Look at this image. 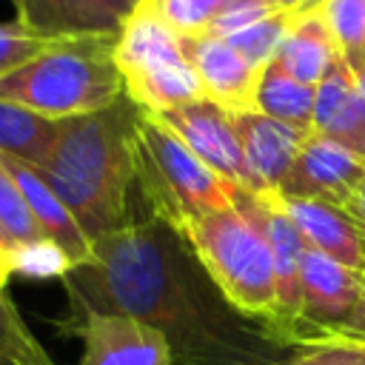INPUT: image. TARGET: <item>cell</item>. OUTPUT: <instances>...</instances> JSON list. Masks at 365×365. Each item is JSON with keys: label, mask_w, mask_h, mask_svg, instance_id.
I'll use <instances>...</instances> for the list:
<instances>
[{"label": "cell", "mask_w": 365, "mask_h": 365, "mask_svg": "<svg viewBox=\"0 0 365 365\" xmlns=\"http://www.w3.org/2000/svg\"><path fill=\"white\" fill-rule=\"evenodd\" d=\"M125 97L145 114L202 100V86L182 54L180 34L140 0L114 46Z\"/></svg>", "instance_id": "6"}, {"label": "cell", "mask_w": 365, "mask_h": 365, "mask_svg": "<svg viewBox=\"0 0 365 365\" xmlns=\"http://www.w3.org/2000/svg\"><path fill=\"white\" fill-rule=\"evenodd\" d=\"M66 334L83 339L80 365H174L165 336L125 314H88Z\"/></svg>", "instance_id": "10"}, {"label": "cell", "mask_w": 365, "mask_h": 365, "mask_svg": "<svg viewBox=\"0 0 365 365\" xmlns=\"http://www.w3.org/2000/svg\"><path fill=\"white\" fill-rule=\"evenodd\" d=\"M151 117H157L168 131H174L211 171H217L234 185L254 191V182L242 157V145L234 128V111L202 97L194 103L157 111Z\"/></svg>", "instance_id": "8"}, {"label": "cell", "mask_w": 365, "mask_h": 365, "mask_svg": "<svg viewBox=\"0 0 365 365\" xmlns=\"http://www.w3.org/2000/svg\"><path fill=\"white\" fill-rule=\"evenodd\" d=\"M17 20L51 37H120L140 0H11Z\"/></svg>", "instance_id": "14"}, {"label": "cell", "mask_w": 365, "mask_h": 365, "mask_svg": "<svg viewBox=\"0 0 365 365\" xmlns=\"http://www.w3.org/2000/svg\"><path fill=\"white\" fill-rule=\"evenodd\" d=\"M11 274H14V271H11V265H9V259H6V254L0 251V288L6 285V279H9Z\"/></svg>", "instance_id": "31"}, {"label": "cell", "mask_w": 365, "mask_h": 365, "mask_svg": "<svg viewBox=\"0 0 365 365\" xmlns=\"http://www.w3.org/2000/svg\"><path fill=\"white\" fill-rule=\"evenodd\" d=\"M254 197H257V211H259V220L271 245V259H274L279 331L291 345L302 348L297 339V322H299V271H302V254L308 242L274 191L254 194Z\"/></svg>", "instance_id": "12"}, {"label": "cell", "mask_w": 365, "mask_h": 365, "mask_svg": "<svg viewBox=\"0 0 365 365\" xmlns=\"http://www.w3.org/2000/svg\"><path fill=\"white\" fill-rule=\"evenodd\" d=\"M365 274L354 271L317 248H305L299 271V345L331 339L354 317L362 302Z\"/></svg>", "instance_id": "7"}, {"label": "cell", "mask_w": 365, "mask_h": 365, "mask_svg": "<svg viewBox=\"0 0 365 365\" xmlns=\"http://www.w3.org/2000/svg\"><path fill=\"white\" fill-rule=\"evenodd\" d=\"M0 365H17V362H11V359H6V356H0Z\"/></svg>", "instance_id": "32"}, {"label": "cell", "mask_w": 365, "mask_h": 365, "mask_svg": "<svg viewBox=\"0 0 365 365\" xmlns=\"http://www.w3.org/2000/svg\"><path fill=\"white\" fill-rule=\"evenodd\" d=\"M57 40L66 37H51L43 34L37 29H29L26 23L14 20V23H0V80L17 68H23L26 63H31L34 57H40L46 48H51Z\"/></svg>", "instance_id": "25"}, {"label": "cell", "mask_w": 365, "mask_h": 365, "mask_svg": "<svg viewBox=\"0 0 365 365\" xmlns=\"http://www.w3.org/2000/svg\"><path fill=\"white\" fill-rule=\"evenodd\" d=\"M117 37H66L0 80V97L46 117L68 120L114 106L125 80L114 57Z\"/></svg>", "instance_id": "3"}, {"label": "cell", "mask_w": 365, "mask_h": 365, "mask_svg": "<svg viewBox=\"0 0 365 365\" xmlns=\"http://www.w3.org/2000/svg\"><path fill=\"white\" fill-rule=\"evenodd\" d=\"M282 205L311 248L365 274V228L342 205L314 200H282Z\"/></svg>", "instance_id": "17"}, {"label": "cell", "mask_w": 365, "mask_h": 365, "mask_svg": "<svg viewBox=\"0 0 365 365\" xmlns=\"http://www.w3.org/2000/svg\"><path fill=\"white\" fill-rule=\"evenodd\" d=\"M0 251L6 254L11 271L34 277H63L68 262L43 237L23 191L0 165Z\"/></svg>", "instance_id": "15"}, {"label": "cell", "mask_w": 365, "mask_h": 365, "mask_svg": "<svg viewBox=\"0 0 365 365\" xmlns=\"http://www.w3.org/2000/svg\"><path fill=\"white\" fill-rule=\"evenodd\" d=\"M334 60H339V48L322 17L319 3L294 11L291 26L274 54V63H279L297 80L317 86Z\"/></svg>", "instance_id": "19"}, {"label": "cell", "mask_w": 365, "mask_h": 365, "mask_svg": "<svg viewBox=\"0 0 365 365\" xmlns=\"http://www.w3.org/2000/svg\"><path fill=\"white\" fill-rule=\"evenodd\" d=\"M60 279L63 331L88 314H125L165 336L174 365H285L299 351L265 319L242 314L191 242L148 214L97 240L91 259Z\"/></svg>", "instance_id": "1"}, {"label": "cell", "mask_w": 365, "mask_h": 365, "mask_svg": "<svg viewBox=\"0 0 365 365\" xmlns=\"http://www.w3.org/2000/svg\"><path fill=\"white\" fill-rule=\"evenodd\" d=\"M140 111L128 97H120L108 108L63 120L48 160L34 168L91 242L143 217L134 211V128Z\"/></svg>", "instance_id": "2"}, {"label": "cell", "mask_w": 365, "mask_h": 365, "mask_svg": "<svg viewBox=\"0 0 365 365\" xmlns=\"http://www.w3.org/2000/svg\"><path fill=\"white\" fill-rule=\"evenodd\" d=\"M291 17H294V11H274V14H268V17L257 20V23H251L248 29H242V31H237V34H231V37H222V40H228V43H231L242 57H248L254 66L265 68V66L274 60L282 34H285L288 26H291Z\"/></svg>", "instance_id": "24"}, {"label": "cell", "mask_w": 365, "mask_h": 365, "mask_svg": "<svg viewBox=\"0 0 365 365\" xmlns=\"http://www.w3.org/2000/svg\"><path fill=\"white\" fill-rule=\"evenodd\" d=\"M342 208H345V211H348V214H351V217L365 228V177H362V182H359V188L354 191V197H351Z\"/></svg>", "instance_id": "30"}, {"label": "cell", "mask_w": 365, "mask_h": 365, "mask_svg": "<svg viewBox=\"0 0 365 365\" xmlns=\"http://www.w3.org/2000/svg\"><path fill=\"white\" fill-rule=\"evenodd\" d=\"M285 365H365V342L331 336L299 348Z\"/></svg>", "instance_id": "27"}, {"label": "cell", "mask_w": 365, "mask_h": 365, "mask_svg": "<svg viewBox=\"0 0 365 365\" xmlns=\"http://www.w3.org/2000/svg\"><path fill=\"white\" fill-rule=\"evenodd\" d=\"M0 165L9 171V177L17 182V188L23 191L43 237L63 254V259L68 262V268L86 265L94 254V242L83 234L80 222L74 220V214L68 211V205L51 191V185L26 163L11 160L6 154H0Z\"/></svg>", "instance_id": "16"}, {"label": "cell", "mask_w": 365, "mask_h": 365, "mask_svg": "<svg viewBox=\"0 0 365 365\" xmlns=\"http://www.w3.org/2000/svg\"><path fill=\"white\" fill-rule=\"evenodd\" d=\"M339 57L356 68L365 63V0H319Z\"/></svg>", "instance_id": "22"}, {"label": "cell", "mask_w": 365, "mask_h": 365, "mask_svg": "<svg viewBox=\"0 0 365 365\" xmlns=\"http://www.w3.org/2000/svg\"><path fill=\"white\" fill-rule=\"evenodd\" d=\"M134 165L143 211L180 234L234 202L237 185L211 171L174 131L145 111H140L134 128Z\"/></svg>", "instance_id": "5"}, {"label": "cell", "mask_w": 365, "mask_h": 365, "mask_svg": "<svg viewBox=\"0 0 365 365\" xmlns=\"http://www.w3.org/2000/svg\"><path fill=\"white\" fill-rule=\"evenodd\" d=\"M336 336H345V339H356V342H365V291H362V302L359 308L354 311V317L342 325V331Z\"/></svg>", "instance_id": "29"}, {"label": "cell", "mask_w": 365, "mask_h": 365, "mask_svg": "<svg viewBox=\"0 0 365 365\" xmlns=\"http://www.w3.org/2000/svg\"><path fill=\"white\" fill-rule=\"evenodd\" d=\"M311 128L345 143L348 148L365 157V111L359 106L354 71L342 57L334 60L317 83Z\"/></svg>", "instance_id": "18"}, {"label": "cell", "mask_w": 365, "mask_h": 365, "mask_svg": "<svg viewBox=\"0 0 365 365\" xmlns=\"http://www.w3.org/2000/svg\"><path fill=\"white\" fill-rule=\"evenodd\" d=\"M257 191L237 185L234 202L208 214L188 234H182L197 251L205 271L222 288V294L248 317L265 319L277 328V279L271 245L257 211Z\"/></svg>", "instance_id": "4"}, {"label": "cell", "mask_w": 365, "mask_h": 365, "mask_svg": "<svg viewBox=\"0 0 365 365\" xmlns=\"http://www.w3.org/2000/svg\"><path fill=\"white\" fill-rule=\"evenodd\" d=\"M234 128L257 194L277 191L314 128L274 120L262 111H234Z\"/></svg>", "instance_id": "13"}, {"label": "cell", "mask_w": 365, "mask_h": 365, "mask_svg": "<svg viewBox=\"0 0 365 365\" xmlns=\"http://www.w3.org/2000/svg\"><path fill=\"white\" fill-rule=\"evenodd\" d=\"M0 356L17 365H57L20 319L11 297L0 288Z\"/></svg>", "instance_id": "23"}, {"label": "cell", "mask_w": 365, "mask_h": 365, "mask_svg": "<svg viewBox=\"0 0 365 365\" xmlns=\"http://www.w3.org/2000/svg\"><path fill=\"white\" fill-rule=\"evenodd\" d=\"M180 43L208 100L228 111H254V94L262 74L259 66L214 34H180Z\"/></svg>", "instance_id": "11"}, {"label": "cell", "mask_w": 365, "mask_h": 365, "mask_svg": "<svg viewBox=\"0 0 365 365\" xmlns=\"http://www.w3.org/2000/svg\"><path fill=\"white\" fill-rule=\"evenodd\" d=\"M274 11H282L274 6V0H231L214 20L205 31L200 34H214V37H231L242 29H248L251 23L274 14Z\"/></svg>", "instance_id": "28"}, {"label": "cell", "mask_w": 365, "mask_h": 365, "mask_svg": "<svg viewBox=\"0 0 365 365\" xmlns=\"http://www.w3.org/2000/svg\"><path fill=\"white\" fill-rule=\"evenodd\" d=\"M177 34H200L231 0H143Z\"/></svg>", "instance_id": "26"}, {"label": "cell", "mask_w": 365, "mask_h": 365, "mask_svg": "<svg viewBox=\"0 0 365 365\" xmlns=\"http://www.w3.org/2000/svg\"><path fill=\"white\" fill-rule=\"evenodd\" d=\"M314 100H317V86L297 80L279 63L271 60L259 74L257 94H254V111H262L274 120H282L299 128H311Z\"/></svg>", "instance_id": "21"}, {"label": "cell", "mask_w": 365, "mask_h": 365, "mask_svg": "<svg viewBox=\"0 0 365 365\" xmlns=\"http://www.w3.org/2000/svg\"><path fill=\"white\" fill-rule=\"evenodd\" d=\"M365 177V157L345 143L311 131L294 165L274 191L282 200H314L345 205Z\"/></svg>", "instance_id": "9"}, {"label": "cell", "mask_w": 365, "mask_h": 365, "mask_svg": "<svg viewBox=\"0 0 365 365\" xmlns=\"http://www.w3.org/2000/svg\"><path fill=\"white\" fill-rule=\"evenodd\" d=\"M60 131L63 120L46 117L29 106L0 97V154L40 168L48 160Z\"/></svg>", "instance_id": "20"}]
</instances>
